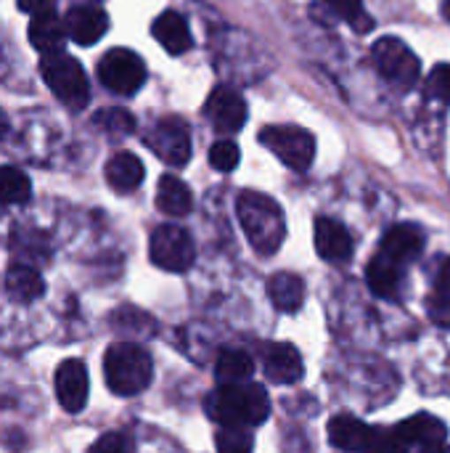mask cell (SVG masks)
I'll return each instance as SVG.
<instances>
[{"instance_id": "1", "label": "cell", "mask_w": 450, "mask_h": 453, "mask_svg": "<svg viewBox=\"0 0 450 453\" xmlns=\"http://www.w3.org/2000/svg\"><path fill=\"white\" fill-rule=\"evenodd\" d=\"M204 411L220 427H257L271 414V398L260 385H220L204 398Z\"/></svg>"}, {"instance_id": "2", "label": "cell", "mask_w": 450, "mask_h": 453, "mask_svg": "<svg viewBox=\"0 0 450 453\" xmlns=\"http://www.w3.org/2000/svg\"><path fill=\"white\" fill-rule=\"evenodd\" d=\"M239 223L252 244V250L263 257H271L278 252L286 236V220L284 210L276 199L260 194V191H244L236 202Z\"/></svg>"}, {"instance_id": "3", "label": "cell", "mask_w": 450, "mask_h": 453, "mask_svg": "<svg viewBox=\"0 0 450 453\" xmlns=\"http://www.w3.org/2000/svg\"><path fill=\"white\" fill-rule=\"evenodd\" d=\"M103 377L114 395H138L154 380L151 356L135 342H117L103 356Z\"/></svg>"}, {"instance_id": "4", "label": "cell", "mask_w": 450, "mask_h": 453, "mask_svg": "<svg viewBox=\"0 0 450 453\" xmlns=\"http://www.w3.org/2000/svg\"><path fill=\"white\" fill-rule=\"evenodd\" d=\"M40 74L45 80V85L50 88V93L66 104L69 109H85L90 101V85H88V74L82 69V64L77 58H72L69 53H48L40 58Z\"/></svg>"}, {"instance_id": "5", "label": "cell", "mask_w": 450, "mask_h": 453, "mask_svg": "<svg viewBox=\"0 0 450 453\" xmlns=\"http://www.w3.org/2000/svg\"><path fill=\"white\" fill-rule=\"evenodd\" d=\"M260 143L294 173H305L316 157V138L300 125H271L260 133Z\"/></svg>"}, {"instance_id": "6", "label": "cell", "mask_w": 450, "mask_h": 453, "mask_svg": "<svg viewBox=\"0 0 450 453\" xmlns=\"http://www.w3.org/2000/svg\"><path fill=\"white\" fill-rule=\"evenodd\" d=\"M371 58H374L377 72L400 90L414 88L419 74H422V64H419L416 53L400 37L377 40L374 48H371Z\"/></svg>"}, {"instance_id": "7", "label": "cell", "mask_w": 450, "mask_h": 453, "mask_svg": "<svg viewBox=\"0 0 450 453\" xmlns=\"http://www.w3.org/2000/svg\"><path fill=\"white\" fill-rule=\"evenodd\" d=\"M149 257L162 271L183 273L194 265L196 247H194V239L188 236L186 228L167 223V226L154 228V234L149 239Z\"/></svg>"}, {"instance_id": "8", "label": "cell", "mask_w": 450, "mask_h": 453, "mask_svg": "<svg viewBox=\"0 0 450 453\" xmlns=\"http://www.w3.org/2000/svg\"><path fill=\"white\" fill-rule=\"evenodd\" d=\"M98 80L106 90L117 96H133L146 82V64L138 53L127 48H114L98 61Z\"/></svg>"}, {"instance_id": "9", "label": "cell", "mask_w": 450, "mask_h": 453, "mask_svg": "<svg viewBox=\"0 0 450 453\" xmlns=\"http://www.w3.org/2000/svg\"><path fill=\"white\" fill-rule=\"evenodd\" d=\"M146 146L170 167H183L191 159V135L180 117H162L146 133Z\"/></svg>"}, {"instance_id": "10", "label": "cell", "mask_w": 450, "mask_h": 453, "mask_svg": "<svg viewBox=\"0 0 450 453\" xmlns=\"http://www.w3.org/2000/svg\"><path fill=\"white\" fill-rule=\"evenodd\" d=\"M53 388H56V398L58 406L66 414H80L88 403V393H90V380H88V369L82 361L69 358L56 369L53 377Z\"/></svg>"}, {"instance_id": "11", "label": "cell", "mask_w": 450, "mask_h": 453, "mask_svg": "<svg viewBox=\"0 0 450 453\" xmlns=\"http://www.w3.org/2000/svg\"><path fill=\"white\" fill-rule=\"evenodd\" d=\"M204 117L220 133H239L247 122V101L228 85H220L210 93L204 104Z\"/></svg>"}, {"instance_id": "12", "label": "cell", "mask_w": 450, "mask_h": 453, "mask_svg": "<svg viewBox=\"0 0 450 453\" xmlns=\"http://www.w3.org/2000/svg\"><path fill=\"white\" fill-rule=\"evenodd\" d=\"M263 369L268 374L271 382L276 385H294L302 380V356L292 342H273L265 348L263 356Z\"/></svg>"}, {"instance_id": "13", "label": "cell", "mask_w": 450, "mask_h": 453, "mask_svg": "<svg viewBox=\"0 0 450 453\" xmlns=\"http://www.w3.org/2000/svg\"><path fill=\"white\" fill-rule=\"evenodd\" d=\"M66 35L77 42V45H93L98 42L106 32H109V16L103 8L98 5H74L66 13Z\"/></svg>"}, {"instance_id": "14", "label": "cell", "mask_w": 450, "mask_h": 453, "mask_svg": "<svg viewBox=\"0 0 450 453\" xmlns=\"http://www.w3.org/2000/svg\"><path fill=\"white\" fill-rule=\"evenodd\" d=\"M316 252L326 263H347L353 257L350 231L332 218H318L316 220Z\"/></svg>"}, {"instance_id": "15", "label": "cell", "mask_w": 450, "mask_h": 453, "mask_svg": "<svg viewBox=\"0 0 450 453\" xmlns=\"http://www.w3.org/2000/svg\"><path fill=\"white\" fill-rule=\"evenodd\" d=\"M422 252H424V231L414 223L393 226L382 239V255H387L398 265L414 263Z\"/></svg>"}, {"instance_id": "16", "label": "cell", "mask_w": 450, "mask_h": 453, "mask_svg": "<svg viewBox=\"0 0 450 453\" xmlns=\"http://www.w3.org/2000/svg\"><path fill=\"white\" fill-rule=\"evenodd\" d=\"M374 438V427H369L366 422L350 417V414H339L329 422V441L334 449L350 453L369 451Z\"/></svg>"}, {"instance_id": "17", "label": "cell", "mask_w": 450, "mask_h": 453, "mask_svg": "<svg viewBox=\"0 0 450 453\" xmlns=\"http://www.w3.org/2000/svg\"><path fill=\"white\" fill-rule=\"evenodd\" d=\"M393 433L403 446H422V449L446 443V438H448V427L432 414H416V417L400 422Z\"/></svg>"}, {"instance_id": "18", "label": "cell", "mask_w": 450, "mask_h": 453, "mask_svg": "<svg viewBox=\"0 0 450 453\" xmlns=\"http://www.w3.org/2000/svg\"><path fill=\"white\" fill-rule=\"evenodd\" d=\"M151 35L156 37V42L172 53V56H180L186 53L191 45H194V37H191V29L186 24V19L178 13V11H164L156 16V21L151 24Z\"/></svg>"}, {"instance_id": "19", "label": "cell", "mask_w": 450, "mask_h": 453, "mask_svg": "<svg viewBox=\"0 0 450 453\" xmlns=\"http://www.w3.org/2000/svg\"><path fill=\"white\" fill-rule=\"evenodd\" d=\"M64 40H66V24L58 19L56 11L32 16V24H29V42H32V48H37L42 56L61 53L64 50Z\"/></svg>"}, {"instance_id": "20", "label": "cell", "mask_w": 450, "mask_h": 453, "mask_svg": "<svg viewBox=\"0 0 450 453\" xmlns=\"http://www.w3.org/2000/svg\"><path fill=\"white\" fill-rule=\"evenodd\" d=\"M143 175H146L143 162L135 154H130V151L114 154L109 159V165H106V180L119 194H127V191L138 188L143 183Z\"/></svg>"}, {"instance_id": "21", "label": "cell", "mask_w": 450, "mask_h": 453, "mask_svg": "<svg viewBox=\"0 0 450 453\" xmlns=\"http://www.w3.org/2000/svg\"><path fill=\"white\" fill-rule=\"evenodd\" d=\"M156 207L170 218H186L194 210V194L180 178L164 175L156 186Z\"/></svg>"}, {"instance_id": "22", "label": "cell", "mask_w": 450, "mask_h": 453, "mask_svg": "<svg viewBox=\"0 0 450 453\" xmlns=\"http://www.w3.org/2000/svg\"><path fill=\"white\" fill-rule=\"evenodd\" d=\"M5 289L16 303H34L37 297H42L45 281H42V276H40V271L34 265L16 263L5 273Z\"/></svg>"}, {"instance_id": "23", "label": "cell", "mask_w": 450, "mask_h": 453, "mask_svg": "<svg viewBox=\"0 0 450 453\" xmlns=\"http://www.w3.org/2000/svg\"><path fill=\"white\" fill-rule=\"evenodd\" d=\"M271 303L284 313H297L305 303V281L297 273H276L268 281Z\"/></svg>"}, {"instance_id": "24", "label": "cell", "mask_w": 450, "mask_h": 453, "mask_svg": "<svg viewBox=\"0 0 450 453\" xmlns=\"http://www.w3.org/2000/svg\"><path fill=\"white\" fill-rule=\"evenodd\" d=\"M366 279H369V287L377 297L393 300L400 289V265L395 260H390L387 255H377L369 263Z\"/></svg>"}, {"instance_id": "25", "label": "cell", "mask_w": 450, "mask_h": 453, "mask_svg": "<svg viewBox=\"0 0 450 453\" xmlns=\"http://www.w3.org/2000/svg\"><path fill=\"white\" fill-rule=\"evenodd\" d=\"M29 199H32L29 178L13 165H0V202L3 204H27Z\"/></svg>"}, {"instance_id": "26", "label": "cell", "mask_w": 450, "mask_h": 453, "mask_svg": "<svg viewBox=\"0 0 450 453\" xmlns=\"http://www.w3.org/2000/svg\"><path fill=\"white\" fill-rule=\"evenodd\" d=\"M252 372H255V364L241 350H225L217 358V377L223 385H241L252 377Z\"/></svg>"}, {"instance_id": "27", "label": "cell", "mask_w": 450, "mask_h": 453, "mask_svg": "<svg viewBox=\"0 0 450 453\" xmlns=\"http://www.w3.org/2000/svg\"><path fill=\"white\" fill-rule=\"evenodd\" d=\"M324 5L342 21H347L355 32H369L374 27V19L366 13L361 0H324Z\"/></svg>"}, {"instance_id": "28", "label": "cell", "mask_w": 450, "mask_h": 453, "mask_svg": "<svg viewBox=\"0 0 450 453\" xmlns=\"http://www.w3.org/2000/svg\"><path fill=\"white\" fill-rule=\"evenodd\" d=\"M95 125L103 127L111 135H130L135 130V119L133 114L122 111V109H106L95 114Z\"/></svg>"}, {"instance_id": "29", "label": "cell", "mask_w": 450, "mask_h": 453, "mask_svg": "<svg viewBox=\"0 0 450 453\" xmlns=\"http://www.w3.org/2000/svg\"><path fill=\"white\" fill-rule=\"evenodd\" d=\"M217 453H252V435L239 427H223L217 433Z\"/></svg>"}, {"instance_id": "30", "label": "cell", "mask_w": 450, "mask_h": 453, "mask_svg": "<svg viewBox=\"0 0 450 453\" xmlns=\"http://www.w3.org/2000/svg\"><path fill=\"white\" fill-rule=\"evenodd\" d=\"M241 159V151L233 141H217L210 149V165L220 173H231Z\"/></svg>"}, {"instance_id": "31", "label": "cell", "mask_w": 450, "mask_h": 453, "mask_svg": "<svg viewBox=\"0 0 450 453\" xmlns=\"http://www.w3.org/2000/svg\"><path fill=\"white\" fill-rule=\"evenodd\" d=\"M88 453H133V441L125 433H106L90 446Z\"/></svg>"}, {"instance_id": "32", "label": "cell", "mask_w": 450, "mask_h": 453, "mask_svg": "<svg viewBox=\"0 0 450 453\" xmlns=\"http://www.w3.org/2000/svg\"><path fill=\"white\" fill-rule=\"evenodd\" d=\"M427 90L430 96L440 98V101H450V66L448 64H440L432 69L430 80H427Z\"/></svg>"}, {"instance_id": "33", "label": "cell", "mask_w": 450, "mask_h": 453, "mask_svg": "<svg viewBox=\"0 0 450 453\" xmlns=\"http://www.w3.org/2000/svg\"><path fill=\"white\" fill-rule=\"evenodd\" d=\"M430 316L443 324V326H450V295H432L430 297Z\"/></svg>"}, {"instance_id": "34", "label": "cell", "mask_w": 450, "mask_h": 453, "mask_svg": "<svg viewBox=\"0 0 450 453\" xmlns=\"http://www.w3.org/2000/svg\"><path fill=\"white\" fill-rule=\"evenodd\" d=\"M16 3H19V11H24V13H29V16L56 11V0H16Z\"/></svg>"}, {"instance_id": "35", "label": "cell", "mask_w": 450, "mask_h": 453, "mask_svg": "<svg viewBox=\"0 0 450 453\" xmlns=\"http://www.w3.org/2000/svg\"><path fill=\"white\" fill-rule=\"evenodd\" d=\"M435 295H450V257H446L435 276Z\"/></svg>"}, {"instance_id": "36", "label": "cell", "mask_w": 450, "mask_h": 453, "mask_svg": "<svg viewBox=\"0 0 450 453\" xmlns=\"http://www.w3.org/2000/svg\"><path fill=\"white\" fill-rule=\"evenodd\" d=\"M422 453H450L448 443H435V446H424Z\"/></svg>"}, {"instance_id": "37", "label": "cell", "mask_w": 450, "mask_h": 453, "mask_svg": "<svg viewBox=\"0 0 450 453\" xmlns=\"http://www.w3.org/2000/svg\"><path fill=\"white\" fill-rule=\"evenodd\" d=\"M5 130H8V117H5V111L0 109V135H5Z\"/></svg>"}, {"instance_id": "38", "label": "cell", "mask_w": 450, "mask_h": 453, "mask_svg": "<svg viewBox=\"0 0 450 453\" xmlns=\"http://www.w3.org/2000/svg\"><path fill=\"white\" fill-rule=\"evenodd\" d=\"M446 16H448V21H450V0L446 3Z\"/></svg>"}]
</instances>
